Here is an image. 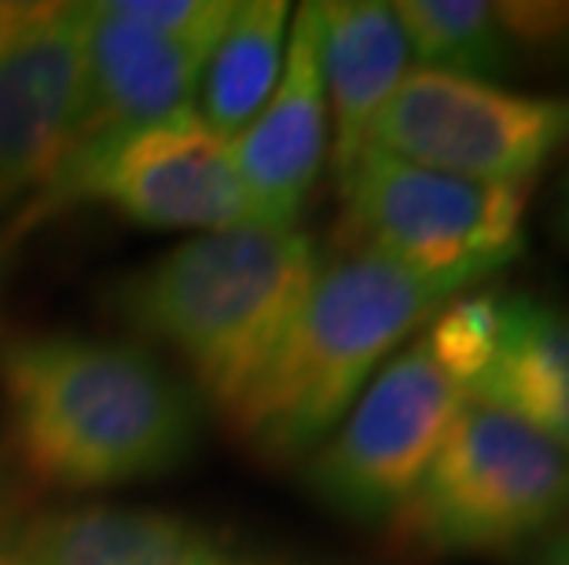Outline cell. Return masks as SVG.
I'll return each mask as SVG.
<instances>
[{
  "label": "cell",
  "instance_id": "obj_19",
  "mask_svg": "<svg viewBox=\"0 0 569 565\" xmlns=\"http://www.w3.org/2000/svg\"><path fill=\"white\" fill-rule=\"evenodd\" d=\"M126 19L162 38H173L210 56L236 11V0H111Z\"/></svg>",
  "mask_w": 569,
  "mask_h": 565
},
{
  "label": "cell",
  "instance_id": "obj_17",
  "mask_svg": "<svg viewBox=\"0 0 569 565\" xmlns=\"http://www.w3.org/2000/svg\"><path fill=\"white\" fill-rule=\"evenodd\" d=\"M496 27L511 78L522 70H569V0H503L496 4Z\"/></svg>",
  "mask_w": 569,
  "mask_h": 565
},
{
  "label": "cell",
  "instance_id": "obj_2",
  "mask_svg": "<svg viewBox=\"0 0 569 565\" xmlns=\"http://www.w3.org/2000/svg\"><path fill=\"white\" fill-rule=\"evenodd\" d=\"M320 261L298 224L206 232L122 280L114 305L137 334L173 349L228 418L287 339Z\"/></svg>",
  "mask_w": 569,
  "mask_h": 565
},
{
  "label": "cell",
  "instance_id": "obj_8",
  "mask_svg": "<svg viewBox=\"0 0 569 565\" xmlns=\"http://www.w3.org/2000/svg\"><path fill=\"white\" fill-rule=\"evenodd\" d=\"M206 52L126 19L111 0L84 4L81 107L63 165L38 195V213L78 202L89 176L137 132L196 111Z\"/></svg>",
  "mask_w": 569,
  "mask_h": 565
},
{
  "label": "cell",
  "instance_id": "obj_3",
  "mask_svg": "<svg viewBox=\"0 0 569 565\" xmlns=\"http://www.w3.org/2000/svg\"><path fill=\"white\" fill-rule=\"evenodd\" d=\"M463 294L375 254L320 261L287 339L228 423L264 460H309L335 434L386 356Z\"/></svg>",
  "mask_w": 569,
  "mask_h": 565
},
{
  "label": "cell",
  "instance_id": "obj_12",
  "mask_svg": "<svg viewBox=\"0 0 569 565\" xmlns=\"http://www.w3.org/2000/svg\"><path fill=\"white\" fill-rule=\"evenodd\" d=\"M0 565H290L169 511L78 507L19 525Z\"/></svg>",
  "mask_w": 569,
  "mask_h": 565
},
{
  "label": "cell",
  "instance_id": "obj_23",
  "mask_svg": "<svg viewBox=\"0 0 569 565\" xmlns=\"http://www.w3.org/2000/svg\"><path fill=\"white\" fill-rule=\"evenodd\" d=\"M0 254H4V243H0Z\"/></svg>",
  "mask_w": 569,
  "mask_h": 565
},
{
  "label": "cell",
  "instance_id": "obj_13",
  "mask_svg": "<svg viewBox=\"0 0 569 565\" xmlns=\"http://www.w3.org/2000/svg\"><path fill=\"white\" fill-rule=\"evenodd\" d=\"M411 48L382 0H327L320 4V67L331 118L335 180L368 151L371 125L408 74Z\"/></svg>",
  "mask_w": 569,
  "mask_h": 565
},
{
  "label": "cell",
  "instance_id": "obj_9",
  "mask_svg": "<svg viewBox=\"0 0 569 565\" xmlns=\"http://www.w3.org/2000/svg\"><path fill=\"white\" fill-rule=\"evenodd\" d=\"M84 4L0 0V202L44 191L81 107Z\"/></svg>",
  "mask_w": 569,
  "mask_h": 565
},
{
  "label": "cell",
  "instance_id": "obj_10",
  "mask_svg": "<svg viewBox=\"0 0 569 565\" xmlns=\"http://www.w3.org/2000/svg\"><path fill=\"white\" fill-rule=\"evenodd\" d=\"M81 199H100L129 221L169 232L206 235L269 224L239 176L232 143L217 137L199 111H184L126 140L89 176Z\"/></svg>",
  "mask_w": 569,
  "mask_h": 565
},
{
  "label": "cell",
  "instance_id": "obj_21",
  "mask_svg": "<svg viewBox=\"0 0 569 565\" xmlns=\"http://www.w3.org/2000/svg\"><path fill=\"white\" fill-rule=\"evenodd\" d=\"M19 525L22 522H16V500H11V485H8V477L0 474V562H4L11 539H16V533H19Z\"/></svg>",
  "mask_w": 569,
  "mask_h": 565
},
{
  "label": "cell",
  "instance_id": "obj_15",
  "mask_svg": "<svg viewBox=\"0 0 569 565\" xmlns=\"http://www.w3.org/2000/svg\"><path fill=\"white\" fill-rule=\"evenodd\" d=\"M287 33V0H236L232 19L202 63L196 100L199 118L221 140L232 143L269 103L283 70Z\"/></svg>",
  "mask_w": 569,
  "mask_h": 565
},
{
  "label": "cell",
  "instance_id": "obj_22",
  "mask_svg": "<svg viewBox=\"0 0 569 565\" xmlns=\"http://www.w3.org/2000/svg\"><path fill=\"white\" fill-rule=\"evenodd\" d=\"M555 235H559V243L569 250V170L559 184V202H555Z\"/></svg>",
  "mask_w": 569,
  "mask_h": 565
},
{
  "label": "cell",
  "instance_id": "obj_6",
  "mask_svg": "<svg viewBox=\"0 0 569 565\" xmlns=\"http://www.w3.org/2000/svg\"><path fill=\"white\" fill-rule=\"evenodd\" d=\"M467 404L427 339L405 345L306 460V485L342 518L379 525L405 507Z\"/></svg>",
  "mask_w": 569,
  "mask_h": 565
},
{
  "label": "cell",
  "instance_id": "obj_18",
  "mask_svg": "<svg viewBox=\"0 0 569 565\" xmlns=\"http://www.w3.org/2000/svg\"><path fill=\"white\" fill-rule=\"evenodd\" d=\"M496 323H500V294H475L448 302L430 320V331L422 334L441 364L463 382L467 393L492 356Z\"/></svg>",
  "mask_w": 569,
  "mask_h": 565
},
{
  "label": "cell",
  "instance_id": "obj_7",
  "mask_svg": "<svg viewBox=\"0 0 569 565\" xmlns=\"http://www.w3.org/2000/svg\"><path fill=\"white\" fill-rule=\"evenodd\" d=\"M569 148V95H529L492 81L408 70L371 125L368 151L481 184H532Z\"/></svg>",
  "mask_w": 569,
  "mask_h": 565
},
{
  "label": "cell",
  "instance_id": "obj_20",
  "mask_svg": "<svg viewBox=\"0 0 569 565\" xmlns=\"http://www.w3.org/2000/svg\"><path fill=\"white\" fill-rule=\"evenodd\" d=\"M529 565H569V525L555 528L551 536H543L537 551H532Z\"/></svg>",
  "mask_w": 569,
  "mask_h": 565
},
{
  "label": "cell",
  "instance_id": "obj_14",
  "mask_svg": "<svg viewBox=\"0 0 569 565\" xmlns=\"http://www.w3.org/2000/svg\"><path fill=\"white\" fill-rule=\"evenodd\" d=\"M467 396L569 452V309L532 294L500 297L492 356Z\"/></svg>",
  "mask_w": 569,
  "mask_h": 565
},
{
  "label": "cell",
  "instance_id": "obj_16",
  "mask_svg": "<svg viewBox=\"0 0 569 565\" xmlns=\"http://www.w3.org/2000/svg\"><path fill=\"white\" fill-rule=\"evenodd\" d=\"M411 56L427 70L500 85L507 56L492 0H401L393 4Z\"/></svg>",
  "mask_w": 569,
  "mask_h": 565
},
{
  "label": "cell",
  "instance_id": "obj_5",
  "mask_svg": "<svg viewBox=\"0 0 569 565\" xmlns=\"http://www.w3.org/2000/svg\"><path fill=\"white\" fill-rule=\"evenodd\" d=\"M338 250L386 258L463 291L526 246V184H481L365 151L338 176Z\"/></svg>",
  "mask_w": 569,
  "mask_h": 565
},
{
  "label": "cell",
  "instance_id": "obj_4",
  "mask_svg": "<svg viewBox=\"0 0 569 565\" xmlns=\"http://www.w3.org/2000/svg\"><path fill=\"white\" fill-rule=\"evenodd\" d=\"M569 525V452L486 401L467 396L438 455L386 522L408 565L500 555Z\"/></svg>",
  "mask_w": 569,
  "mask_h": 565
},
{
  "label": "cell",
  "instance_id": "obj_1",
  "mask_svg": "<svg viewBox=\"0 0 569 565\" xmlns=\"http://www.w3.org/2000/svg\"><path fill=\"white\" fill-rule=\"evenodd\" d=\"M0 407L33 485L92 492L169 474L196 452L199 401L148 349L84 334L0 345Z\"/></svg>",
  "mask_w": 569,
  "mask_h": 565
},
{
  "label": "cell",
  "instance_id": "obj_11",
  "mask_svg": "<svg viewBox=\"0 0 569 565\" xmlns=\"http://www.w3.org/2000/svg\"><path fill=\"white\" fill-rule=\"evenodd\" d=\"M232 159L261 218L295 228L327 159V92L320 67V4L290 16L280 81L261 114L232 140Z\"/></svg>",
  "mask_w": 569,
  "mask_h": 565
}]
</instances>
